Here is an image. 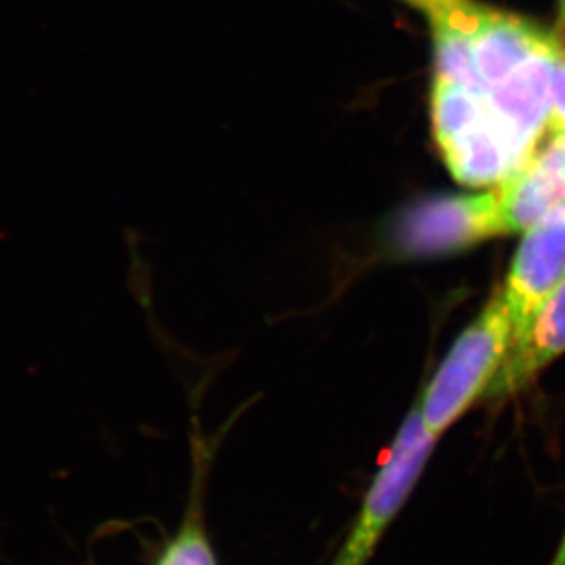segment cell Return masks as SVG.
<instances>
[{"mask_svg": "<svg viewBox=\"0 0 565 565\" xmlns=\"http://www.w3.org/2000/svg\"><path fill=\"white\" fill-rule=\"evenodd\" d=\"M512 332L511 307L501 290L454 343L424 390L417 409L429 434L439 439L473 404L484 398L509 351Z\"/></svg>", "mask_w": 565, "mask_h": 565, "instance_id": "obj_1", "label": "cell"}, {"mask_svg": "<svg viewBox=\"0 0 565 565\" xmlns=\"http://www.w3.org/2000/svg\"><path fill=\"white\" fill-rule=\"evenodd\" d=\"M435 443L437 437L429 434L415 406L398 429L386 461L371 481L354 527L331 565H365L370 562L382 534L386 533L419 481Z\"/></svg>", "mask_w": 565, "mask_h": 565, "instance_id": "obj_2", "label": "cell"}, {"mask_svg": "<svg viewBox=\"0 0 565 565\" xmlns=\"http://www.w3.org/2000/svg\"><path fill=\"white\" fill-rule=\"evenodd\" d=\"M505 234L498 191L478 195L435 196L404 213L395 228L397 250L431 257L465 250Z\"/></svg>", "mask_w": 565, "mask_h": 565, "instance_id": "obj_3", "label": "cell"}, {"mask_svg": "<svg viewBox=\"0 0 565 565\" xmlns=\"http://www.w3.org/2000/svg\"><path fill=\"white\" fill-rule=\"evenodd\" d=\"M562 43L564 38L555 33L550 44L478 96L490 121L509 141L520 168L533 157L550 129L553 72Z\"/></svg>", "mask_w": 565, "mask_h": 565, "instance_id": "obj_4", "label": "cell"}, {"mask_svg": "<svg viewBox=\"0 0 565 565\" xmlns=\"http://www.w3.org/2000/svg\"><path fill=\"white\" fill-rule=\"evenodd\" d=\"M565 279V202L527 230L503 288L514 332ZM512 332V334H514Z\"/></svg>", "mask_w": 565, "mask_h": 565, "instance_id": "obj_5", "label": "cell"}, {"mask_svg": "<svg viewBox=\"0 0 565 565\" xmlns=\"http://www.w3.org/2000/svg\"><path fill=\"white\" fill-rule=\"evenodd\" d=\"M565 353V279L512 334L511 345L494 382L484 395L487 403H503L523 392L534 379Z\"/></svg>", "mask_w": 565, "mask_h": 565, "instance_id": "obj_6", "label": "cell"}, {"mask_svg": "<svg viewBox=\"0 0 565 565\" xmlns=\"http://www.w3.org/2000/svg\"><path fill=\"white\" fill-rule=\"evenodd\" d=\"M505 234L527 232L565 202V149L555 137L494 185Z\"/></svg>", "mask_w": 565, "mask_h": 565, "instance_id": "obj_7", "label": "cell"}, {"mask_svg": "<svg viewBox=\"0 0 565 565\" xmlns=\"http://www.w3.org/2000/svg\"><path fill=\"white\" fill-rule=\"evenodd\" d=\"M157 565H217L212 545L195 518H190L180 533L166 545Z\"/></svg>", "mask_w": 565, "mask_h": 565, "instance_id": "obj_8", "label": "cell"}, {"mask_svg": "<svg viewBox=\"0 0 565 565\" xmlns=\"http://www.w3.org/2000/svg\"><path fill=\"white\" fill-rule=\"evenodd\" d=\"M550 135L565 132V39L555 61L553 88H551Z\"/></svg>", "mask_w": 565, "mask_h": 565, "instance_id": "obj_9", "label": "cell"}, {"mask_svg": "<svg viewBox=\"0 0 565 565\" xmlns=\"http://www.w3.org/2000/svg\"><path fill=\"white\" fill-rule=\"evenodd\" d=\"M550 565H565V531L562 536L561 544L556 547L555 555L551 558Z\"/></svg>", "mask_w": 565, "mask_h": 565, "instance_id": "obj_10", "label": "cell"}, {"mask_svg": "<svg viewBox=\"0 0 565 565\" xmlns=\"http://www.w3.org/2000/svg\"><path fill=\"white\" fill-rule=\"evenodd\" d=\"M558 33L565 39V0H558Z\"/></svg>", "mask_w": 565, "mask_h": 565, "instance_id": "obj_11", "label": "cell"}, {"mask_svg": "<svg viewBox=\"0 0 565 565\" xmlns=\"http://www.w3.org/2000/svg\"><path fill=\"white\" fill-rule=\"evenodd\" d=\"M408 2H412V4L417 6V8H424V6L429 4L431 0H408Z\"/></svg>", "mask_w": 565, "mask_h": 565, "instance_id": "obj_12", "label": "cell"}]
</instances>
